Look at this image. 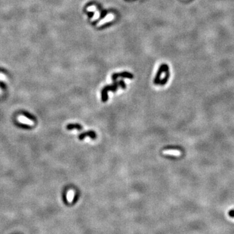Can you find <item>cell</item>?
Wrapping results in <instances>:
<instances>
[{
  "label": "cell",
  "instance_id": "obj_1",
  "mask_svg": "<svg viewBox=\"0 0 234 234\" xmlns=\"http://www.w3.org/2000/svg\"><path fill=\"white\" fill-rule=\"evenodd\" d=\"M117 86H118V83H115L113 85L111 86H107L105 87H104L102 91V102H105L107 101L108 100V96H107V91L111 90V91L115 92L117 90Z\"/></svg>",
  "mask_w": 234,
  "mask_h": 234
},
{
  "label": "cell",
  "instance_id": "obj_2",
  "mask_svg": "<svg viewBox=\"0 0 234 234\" xmlns=\"http://www.w3.org/2000/svg\"><path fill=\"white\" fill-rule=\"evenodd\" d=\"M86 137H89L92 139H96V134L94 131H89L80 134L79 135L78 138L79 140H83Z\"/></svg>",
  "mask_w": 234,
  "mask_h": 234
},
{
  "label": "cell",
  "instance_id": "obj_3",
  "mask_svg": "<svg viewBox=\"0 0 234 234\" xmlns=\"http://www.w3.org/2000/svg\"><path fill=\"white\" fill-rule=\"evenodd\" d=\"M119 76H122V77H127V78H129V79L133 78V76L131 74H130V73H128V72H124V73H122V74H114L113 76V81H115V80L116 79V78H117L118 77H119Z\"/></svg>",
  "mask_w": 234,
  "mask_h": 234
},
{
  "label": "cell",
  "instance_id": "obj_4",
  "mask_svg": "<svg viewBox=\"0 0 234 234\" xmlns=\"http://www.w3.org/2000/svg\"><path fill=\"white\" fill-rule=\"evenodd\" d=\"M83 127L81 126V125L79 124H69L66 126V129L68 130H72L74 129H76V130H82Z\"/></svg>",
  "mask_w": 234,
  "mask_h": 234
},
{
  "label": "cell",
  "instance_id": "obj_5",
  "mask_svg": "<svg viewBox=\"0 0 234 234\" xmlns=\"http://www.w3.org/2000/svg\"><path fill=\"white\" fill-rule=\"evenodd\" d=\"M73 198H74V192L71 190V191L68 192V195H67V199H68L69 202H72Z\"/></svg>",
  "mask_w": 234,
  "mask_h": 234
},
{
  "label": "cell",
  "instance_id": "obj_6",
  "mask_svg": "<svg viewBox=\"0 0 234 234\" xmlns=\"http://www.w3.org/2000/svg\"><path fill=\"white\" fill-rule=\"evenodd\" d=\"M24 115H25V116H26V117H27L28 118H29V119L31 120L35 121V117H34L33 116H32L31 115H30V114L27 113H24Z\"/></svg>",
  "mask_w": 234,
  "mask_h": 234
},
{
  "label": "cell",
  "instance_id": "obj_7",
  "mask_svg": "<svg viewBox=\"0 0 234 234\" xmlns=\"http://www.w3.org/2000/svg\"><path fill=\"white\" fill-rule=\"evenodd\" d=\"M118 85H120L123 89H126V85H125V83H124V82L122 80H121V81H120L118 82Z\"/></svg>",
  "mask_w": 234,
  "mask_h": 234
},
{
  "label": "cell",
  "instance_id": "obj_8",
  "mask_svg": "<svg viewBox=\"0 0 234 234\" xmlns=\"http://www.w3.org/2000/svg\"><path fill=\"white\" fill-rule=\"evenodd\" d=\"M228 215L230 217H232V218H234V210H231V211H229Z\"/></svg>",
  "mask_w": 234,
  "mask_h": 234
},
{
  "label": "cell",
  "instance_id": "obj_9",
  "mask_svg": "<svg viewBox=\"0 0 234 234\" xmlns=\"http://www.w3.org/2000/svg\"><path fill=\"white\" fill-rule=\"evenodd\" d=\"M0 87H2L3 89H5V85L3 83H2V82H0Z\"/></svg>",
  "mask_w": 234,
  "mask_h": 234
}]
</instances>
